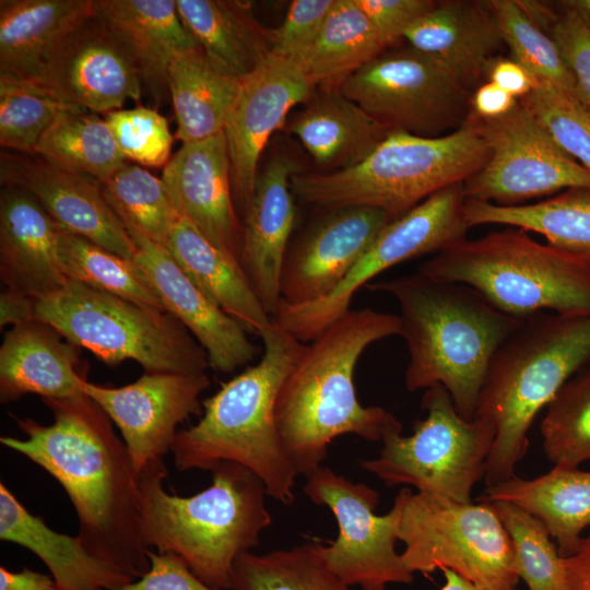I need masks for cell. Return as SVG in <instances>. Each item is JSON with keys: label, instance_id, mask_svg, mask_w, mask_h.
I'll return each mask as SVG.
<instances>
[{"label": "cell", "instance_id": "60d3db41", "mask_svg": "<svg viewBox=\"0 0 590 590\" xmlns=\"http://www.w3.org/2000/svg\"><path fill=\"white\" fill-rule=\"evenodd\" d=\"M75 109L83 108L63 102L35 81L0 74V145L34 155L57 118Z\"/></svg>", "mask_w": 590, "mask_h": 590}, {"label": "cell", "instance_id": "cb8c5ba5", "mask_svg": "<svg viewBox=\"0 0 590 590\" xmlns=\"http://www.w3.org/2000/svg\"><path fill=\"white\" fill-rule=\"evenodd\" d=\"M403 38L438 62L469 93L485 80L487 63L505 46L489 0L437 1Z\"/></svg>", "mask_w": 590, "mask_h": 590}, {"label": "cell", "instance_id": "f1b7e54d", "mask_svg": "<svg viewBox=\"0 0 590 590\" xmlns=\"http://www.w3.org/2000/svg\"><path fill=\"white\" fill-rule=\"evenodd\" d=\"M321 90L292 116L287 129L327 173L355 166L391 131L338 87Z\"/></svg>", "mask_w": 590, "mask_h": 590}, {"label": "cell", "instance_id": "2e32d148", "mask_svg": "<svg viewBox=\"0 0 590 590\" xmlns=\"http://www.w3.org/2000/svg\"><path fill=\"white\" fill-rule=\"evenodd\" d=\"M63 102L107 114L139 102L142 81L120 37L96 13L69 31L32 80Z\"/></svg>", "mask_w": 590, "mask_h": 590}, {"label": "cell", "instance_id": "e575fe53", "mask_svg": "<svg viewBox=\"0 0 590 590\" xmlns=\"http://www.w3.org/2000/svg\"><path fill=\"white\" fill-rule=\"evenodd\" d=\"M463 217L470 227L503 224L538 233L546 238L548 245L590 266V189H570L523 205H498L465 199Z\"/></svg>", "mask_w": 590, "mask_h": 590}, {"label": "cell", "instance_id": "6da1fadb", "mask_svg": "<svg viewBox=\"0 0 590 590\" xmlns=\"http://www.w3.org/2000/svg\"><path fill=\"white\" fill-rule=\"evenodd\" d=\"M43 402L54 414L51 424L13 415L24 438L2 436L0 444L62 486L78 516L76 535L93 555L135 579L143 576L150 559L138 474L114 423L85 393Z\"/></svg>", "mask_w": 590, "mask_h": 590}, {"label": "cell", "instance_id": "277c9868", "mask_svg": "<svg viewBox=\"0 0 590 590\" xmlns=\"http://www.w3.org/2000/svg\"><path fill=\"white\" fill-rule=\"evenodd\" d=\"M260 338V361L202 402V416L178 430L170 452L179 471L241 464L262 480L269 497L291 505L298 473L279 435L275 402L306 344L273 320Z\"/></svg>", "mask_w": 590, "mask_h": 590}, {"label": "cell", "instance_id": "30bf717a", "mask_svg": "<svg viewBox=\"0 0 590 590\" xmlns=\"http://www.w3.org/2000/svg\"><path fill=\"white\" fill-rule=\"evenodd\" d=\"M397 535L413 574L450 569L484 590H515L512 542L489 503H460L402 488Z\"/></svg>", "mask_w": 590, "mask_h": 590}, {"label": "cell", "instance_id": "f907efd6", "mask_svg": "<svg viewBox=\"0 0 590 590\" xmlns=\"http://www.w3.org/2000/svg\"><path fill=\"white\" fill-rule=\"evenodd\" d=\"M148 556V571L115 590H216L199 579L186 560L176 553L149 550Z\"/></svg>", "mask_w": 590, "mask_h": 590}, {"label": "cell", "instance_id": "680465c9", "mask_svg": "<svg viewBox=\"0 0 590 590\" xmlns=\"http://www.w3.org/2000/svg\"><path fill=\"white\" fill-rule=\"evenodd\" d=\"M442 573L445 575V583L440 590H484L450 569H444ZM515 590H518V588Z\"/></svg>", "mask_w": 590, "mask_h": 590}, {"label": "cell", "instance_id": "7c38bea8", "mask_svg": "<svg viewBox=\"0 0 590 590\" xmlns=\"http://www.w3.org/2000/svg\"><path fill=\"white\" fill-rule=\"evenodd\" d=\"M463 182L447 187L388 223L345 279L326 297L303 305L280 302L272 320L303 343L342 318L357 291L403 261L440 252L467 237Z\"/></svg>", "mask_w": 590, "mask_h": 590}, {"label": "cell", "instance_id": "603a6c76", "mask_svg": "<svg viewBox=\"0 0 590 590\" xmlns=\"http://www.w3.org/2000/svg\"><path fill=\"white\" fill-rule=\"evenodd\" d=\"M295 162L274 157L258 175L241 225L239 263L259 300L272 317L281 302V275L295 226L291 178Z\"/></svg>", "mask_w": 590, "mask_h": 590}, {"label": "cell", "instance_id": "d590c367", "mask_svg": "<svg viewBox=\"0 0 590 590\" xmlns=\"http://www.w3.org/2000/svg\"><path fill=\"white\" fill-rule=\"evenodd\" d=\"M382 49L355 0H334L317 37L295 63L314 88H334Z\"/></svg>", "mask_w": 590, "mask_h": 590}, {"label": "cell", "instance_id": "ab89813d", "mask_svg": "<svg viewBox=\"0 0 590 590\" xmlns=\"http://www.w3.org/2000/svg\"><path fill=\"white\" fill-rule=\"evenodd\" d=\"M99 182L106 201L123 226L165 247L180 214L162 179L127 161Z\"/></svg>", "mask_w": 590, "mask_h": 590}, {"label": "cell", "instance_id": "484cf974", "mask_svg": "<svg viewBox=\"0 0 590 590\" xmlns=\"http://www.w3.org/2000/svg\"><path fill=\"white\" fill-rule=\"evenodd\" d=\"M49 324L34 320L13 327L0 347V401L25 394L68 399L84 394L87 380L78 347Z\"/></svg>", "mask_w": 590, "mask_h": 590}, {"label": "cell", "instance_id": "836d02e7", "mask_svg": "<svg viewBox=\"0 0 590 590\" xmlns=\"http://www.w3.org/2000/svg\"><path fill=\"white\" fill-rule=\"evenodd\" d=\"M179 16L216 64L244 79L271 55L270 30L256 20L249 2L176 0Z\"/></svg>", "mask_w": 590, "mask_h": 590}, {"label": "cell", "instance_id": "4fadbf2b", "mask_svg": "<svg viewBox=\"0 0 590 590\" xmlns=\"http://www.w3.org/2000/svg\"><path fill=\"white\" fill-rule=\"evenodd\" d=\"M338 88L390 131L418 137L451 133L471 111L470 93L410 46L381 52Z\"/></svg>", "mask_w": 590, "mask_h": 590}, {"label": "cell", "instance_id": "4dcf8cb0", "mask_svg": "<svg viewBox=\"0 0 590 590\" xmlns=\"http://www.w3.org/2000/svg\"><path fill=\"white\" fill-rule=\"evenodd\" d=\"M199 290L248 332L261 335L271 324L240 263L180 216L165 245Z\"/></svg>", "mask_w": 590, "mask_h": 590}, {"label": "cell", "instance_id": "d4e9b609", "mask_svg": "<svg viewBox=\"0 0 590 590\" xmlns=\"http://www.w3.org/2000/svg\"><path fill=\"white\" fill-rule=\"evenodd\" d=\"M58 224L28 192L2 186L0 194V278L7 288L33 298L69 281L59 258Z\"/></svg>", "mask_w": 590, "mask_h": 590}, {"label": "cell", "instance_id": "83f0119b", "mask_svg": "<svg viewBox=\"0 0 590 590\" xmlns=\"http://www.w3.org/2000/svg\"><path fill=\"white\" fill-rule=\"evenodd\" d=\"M96 14L120 37L142 83L163 103L169 94L170 62L199 46L184 25L176 0H96Z\"/></svg>", "mask_w": 590, "mask_h": 590}, {"label": "cell", "instance_id": "1f68e13d", "mask_svg": "<svg viewBox=\"0 0 590 590\" xmlns=\"http://www.w3.org/2000/svg\"><path fill=\"white\" fill-rule=\"evenodd\" d=\"M96 13V0H1L0 74L35 80L55 44Z\"/></svg>", "mask_w": 590, "mask_h": 590}, {"label": "cell", "instance_id": "5b68a950", "mask_svg": "<svg viewBox=\"0 0 590 590\" xmlns=\"http://www.w3.org/2000/svg\"><path fill=\"white\" fill-rule=\"evenodd\" d=\"M212 483L192 496L168 494L163 460L139 474L142 538L146 548L181 556L209 587L231 590L235 559L259 543L272 518L262 480L246 467L221 462Z\"/></svg>", "mask_w": 590, "mask_h": 590}, {"label": "cell", "instance_id": "7a4b0ae2", "mask_svg": "<svg viewBox=\"0 0 590 590\" xmlns=\"http://www.w3.org/2000/svg\"><path fill=\"white\" fill-rule=\"evenodd\" d=\"M399 315L371 308L349 310L311 344L283 381L275 423L298 475L322 465L332 440L353 434L382 441L401 422L381 406L361 404L354 371L363 352L382 339L400 335Z\"/></svg>", "mask_w": 590, "mask_h": 590}, {"label": "cell", "instance_id": "3957f363", "mask_svg": "<svg viewBox=\"0 0 590 590\" xmlns=\"http://www.w3.org/2000/svg\"><path fill=\"white\" fill-rule=\"evenodd\" d=\"M393 296L409 352V391L444 386L458 412L475 416L479 397L500 345L524 318L503 312L474 288L418 271L368 285Z\"/></svg>", "mask_w": 590, "mask_h": 590}, {"label": "cell", "instance_id": "8fae6325", "mask_svg": "<svg viewBox=\"0 0 590 590\" xmlns=\"http://www.w3.org/2000/svg\"><path fill=\"white\" fill-rule=\"evenodd\" d=\"M424 420L414 422L412 435L391 432L380 455L359 467L386 486L411 485L420 493L471 503L474 485L484 479L496 429L492 422L464 418L441 385L426 389Z\"/></svg>", "mask_w": 590, "mask_h": 590}, {"label": "cell", "instance_id": "7402d4cb", "mask_svg": "<svg viewBox=\"0 0 590 590\" xmlns=\"http://www.w3.org/2000/svg\"><path fill=\"white\" fill-rule=\"evenodd\" d=\"M161 179L180 216L239 262L241 224L224 132L182 143L164 166Z\"/></svg>", "mask_w": 590, "mask_h": 590}, {"label": "cell", "instance_id": "db71d44e", "mask_svg": "<svg viewBox=\"0 0 590 590\" xmlns=\"http://www.w3.org/2000/svg\"><path fill=\"white\" fill-rule=\"evenodd\" d=\"M35 300L30 295L5 288L0 295V327H16L36 320Z\"/></svg>", "mask_w": 590, "mask_h": 590}, {"label": "cell", "instance_id": "ffe728a7", "mask_svg": "<svg viewBox=\"0 0 590 590\" xmlns=\"http://www.w3.org/2000/svg\"><path fill=\"white\" fill-rule=\"evenodd\" d=\"M0 177L33 196L63 231L134 260L137 247L97 179L21 153L1 154Z\"/></svg>", "mask_w": 590, "mask_h": 590}, {"label": "cell", "instance_id": "9a60e30c", "mask_svg": "<svg viewBox=\"0 0 590 590\" xmlns=\"http://www.w3.org/2000/svg\"><path fill=\"white\" fill-rule=\"evenodd\" d=\"M307 477L304 492L316 505L328 507L339 532L327 545L318 543L328 567L346 585L385 590L390 583H411L414 574L396 551L399 508L375 514L379 493L320 465Z\"/></svg>", "mask_w": 590, "mask_h": 590}, {"label": "cell", "instance_id": "9f6ffc18", "mask_svg": "<svg viewBox=\"0 0 590 590\" xmlns=\"http://www.w3.org/2000/svg\"><path fill=\"white\" fill-rule=\"evenodd\" d=\"M565 590H590V533L583 538L577 552L564 557Z\"/></svg>", "mask_w": 590, "mask_h": 590}, {"label": "cell", "instance_id": "4316f807", "mask_svg": "<svg viewBox=\"0 0 590 590\" xmlns=\"http://www.w3.org/2000/svg\"><path fill=\"white\" fill-rule=\"evenodd\" d=\"M0 539L33 552L60 590H115L135 578L93 555L78 535L49 528L0 483Z\"/></svg>", "mask_w": 590, "mask_h": 590}, {"label": "cell", "instance_id": "52a82bcc", "mask_svg": "<svg viewBox=\"0 0 590 590\" xmlns=\"http://www.w3.org/2000/svg\"><path fill=\"white\" fill-rule=\"evenodd\" d=\"M488 154L470 111L459 129L442 137L391 131L357 165L330 173L298 172L291 189L299 201L321 209L373 206L397 219L434 193L464 182Z\"/></svg>", "mask_w": 590, "mask_h": 590}, {"label": "cell", "instance_id": "7dc6e473", "mask_svg": "<svg viewBox=\"0 0 590 590\" xmlns=\"http://www.w3.org/2000/svg\"><path fill=\"white\" fill-rule=\"evenodd\" d=\"M334 0H294L284 21L270 30L271 54L296 62L312 44Z\"/></svg>", "mask_w": 590, "mask_h": 590}, {"label": "cell", "instance_id": "44dd1931", "mask_svg": "<svg viewBox=\"0 0 590 590\" xmlns=\"http://www.w3.org/2000/svg\"><path fill=\"white\" fill-rule=\"evenodd\" d=\"M137 247L134 261L145 272L164 308L205 351L210 367L228 374L251 362L257 347L236 319L212 303L186 275L166 247L125 226Z\"/></svg>", "mask_w": 590, "mask_h": 590}, {"label": "cell", "instance_id": "e0dca14e", "mask_svg": "<svg viewBox=\"0 0 590 590\" xmlns=\"http://www.w3.org/2000/svg\"><path fill=\"white\" fill-rule=\"evenodd\" d=\"M209 386L205 373H145L121 387L86 380L83 392L117 426L139 474L170 451L180 423L201 414L199 398Z\"/></svg>", "mask_w": 590, "mask_h": 590}, {"label": "cell", "instance_id": "ac0fdd59", "mask_svg": "<svg viewBox=\"0 0 590 590\" xmlns=\"http://www.w3.org/2000/svg\"><path fill=\"white\" fill-rule=\"evenodd\" d=\"M312 91L297 63L273 54L241 79L223 132L234 203L243 217L252 199L258 162L266 144L283 126L291 109L307 102Z\"/></svg>", "mask_w": 590, "mask_h": 590}, {"label": "cell", "instance_id": "7bdbcfd3", "mask_svg": "<svg viewBox=\"0 0 590 590\" xmlns=\"http://www.w3.org/2000/svg\"><path fill=\"white\" fill-rule=\"evenodd\" d=\"M489 504L510 536L516 573L529 590H565L564 557L542 521L511 503Z\"/></svg>", "mask_w": 590, "mask_h": 590}, {"label": "cell", "instance_id": "f35d334b", "mask_svg": "<svg viewBox=\"0 0 590 590\" xmlns=\"http://www.w3.org/2000/svg\"><path fill=\"white\" fill-rule=\"evenodd\" d=\"M59 258L69 280L165 310L151 281L134 260L62 228L59 231Z\"/></svg>", "mask_w": 590, "mask_h": 590}, {"label": "cell", "instance_id": "bcb514c9", "mask_svg": "<svg viewBox=\"0 0 590 590\" xmlns=\"http://www.w3.org/2000/svg\"><path fill=\"white\" fill-rule=\"evenodd\" d=\"M116 143L129 162L149 167H164L170 160L174 135L157 110L144 106L105 114Z\"/></svg>", "mask_w": 590, "mask_h": 590}, {"label": "cell", "instance_id": "ee69618b", "mask_svg": "<svg viewBox=\"0 0 590 590\" xmlns=\"http://www.w3.org/2000/svg\"><path fill=\"white\" fill-rule=\"evenodd\" d=\"M489 1L511 58L535 81L552 84L581 103L575 79L550 35L527 17L516 0Z\"/></svg>", "mask_w": 590, "mask_h": 590}, {"label": "cell", "instance_id": "816d5d0a", "mask_svg": "<svg viewBox=\"0 0 590 590\" xmlns=\"http://www.w3.org/2000/svg\"><path fill=\"white\" fill-rule=\"evenodd\" d=\"M486 82H492L520 99L534 86L535 80L512 58L494 57L485 69Z\"/></svg>", "mask_w": 590, "mask_h": 590}, {"label": "cell", "instance_id": "8d00e7d4", "mask_svg": "<svg viewBox=\"0 0 590 590\" xmlns=\"http://www.w3.org/2000/svg\"><path fill=\"white\" fill-rule=\"evenodd\" d=\"M34 155L98 181L110 177L127 162L106 120L86 109L70 110L58 117L40 139Z\"/></svg>", "mask_w": 590, "mask_h": 590}, {"label": "cell", "instance_id": "f6af8a7d", "mask_svg": "<svg viewBox=\"0 0 590 590\" xmlns=\"http://www.w3.org/2000/svg\"><path fill=\"white\" fill-rule=\"evenodd\" d=\"M519 102L568 155L590 170V110L582 103L541 81Z\"/></svg>", "mask_w": 590, "mask_h": 590}, {"label": "cell", "instance_id": "c3c4849f", "mask_svg": "<svg viewBox=\"0 0 590 590\" xmlns=\"http://www.w3.org/2000/svg\"><path fill=\"white\" fill-rule=\"evenodd\" d=\"M547 34L570 70L581 103L590 110V27L565 1Z\"/></svg>", "mask_w": 590, "mask_h": 590}, {"label": "cell", "instance_id": "8992f818", "mask_svg": "<svg viewBox=\"0 0 590 590\" xmlns=\"http://www.w3.org/2000/svg\"><path fill=\"white\" fill-rule=\"evenodd\" d=\"M588 362L590 315L534 314L500 345L475 412L496 429L486 461V487L515 475L527 453L528 432L538 413Z\"/></svg>", "mask_w": 590, "mask_h": 590}, {"label": "cell", "instance_id": "74e56055", "mask_svg": "<svg viewBox=\"0 0 590 590\" xmlns=\"http://www.w3.org/2000/svg\"><path fill=\"white\" fill-rule=\"evenodd\" d=\"M231 590H351L322 558L318 542L264 554L245 552L234 562Z\"/></svg>", "mask_w": 590, "mask_h": 590}, {"label": "cell", "instance_id": "f5cc1de1", "mask_svg": "<svg viewBox=\"0 0 590 590\" xmlns=\"http://www.w3.org/2000/svg\"><path fill=\"white\" fill-rule=\"evenodd\" d=\"M519 99L492 82L480 84L471 95V111L480 119H496L510 113Z\"/></svg>", "mask_w": 590, "mask_h": 590}, {"label": "cell", "instance_id": "d6a6232c", "mask_svg": "<svg viewBox=\"0 0 590 590\" xmlns=\"http://www.w3.org/2000/svg\"><path fill=\"white\" fill-rule=\"evenodd\" d=\"M241 80L232 75L200 46L177 55L167 71V86L182 143L223 132Z\"/></svg>", "mask_w": 590, "mask_h": 590}, {"label": "cell", "instance_id": "b9f144b4", "mask_svg": "<svg viewBox=\"0 0 590 590\" xmlns=\"http://www.w3.org/2000/svg\"><path fill=\"white\" fill-rule=\"evenodd\" d=\"M541 434L554 465L578 468L590 460V369L570 378L548 403Z\"/></svg>", "mask_w": 590, "mask_h": 590}, {"label": "cell", "instance_id": "91938a15", "mask_svg": "<svg viewBox=\"0 0 590 590\" xmlns=\"http://www.w3.org/2000/svg\"><path fill=\"white\" fill-rule=\"evenodd\" d=\"M565 2L576 10L590 27V0H569Z\"/></svg>", "mask_w": 590, "mask_h": 590}, {"label": "cell", "instance_id": "6f0895ef", "mask_svg": "<svg viewBox=\"0 0 590 590\" xmlns=\"http://www.w3.org/2000/svg\"><path fill=\"white\" fill-rule=\"evenodd\" d=\"M516 2L527 17L547 34L558 13L546 2L535 0H516Z\"/></svg>", "mask_w": 590, "mask_h": 590}, {"label": "cell", "instance_id": "d6986e66", "mask_svg": "<svg viewBox=\"0 0 590 590\" xmlns=\"http://www.w3.org/2000/svg\"><path fill=\"white\" fill-rule=\"evenodd\" d=\"M327 213L288 247L281 302L303 305L329 295L394 219L373 206L324 209Z\"/></svg>", "mask_w": 590, "mask_h": 590}, {"label": "cell", "instance_id": "5bb4252c", "mask_svg": "<svg viewBox=\"0 0 590 590\" xmlns=\"http://www.w3.org/2000/svg\"><path fill=\"white\" fill-rule=\"evenodd\" d=\"M473 116L489 154L463 182L465 199L519 205L566 188L590 189V170L568 155L520 102L496 119Z\"/></svg>", "mask_w": 590, "mask_h": 590}, {"label": "cell", "instance_id": "9c48e42d", "mask_svg": "<svg viewBox=\"0 0 590 590\" xmlns=\"http://www.w3.org/2000/svg\"><path fill=\"white\" fill-rule=\"evenodd\" d=\"M36 319L107 365L126 359L145 373L200 374L209 358L188 329L164 309L69 280L36 298Z\"/></svg>", "mask_w": 590, "mask_h": 590}, {"label": "cell", "instance_id": "ba28073f", "mask_svg": "<svg viewBox=\"0 0 590 590\" xmlns=\"http://www.w3.org/2000/svg\"><path fill=\"white\" fill-rule=\"evenodd\" d=\"M417 271L465 284L514 317L542 311L590 315V266L520 228L465 238L423 262Z\"/></svg>", "mask_w": 590, "mask_h": 590}, {"label": "cell", "instance_id": "11a10c76", "mask_svg": "<svg viewBox=\"0 0 590 590\" xmlns=\"http://www.w3.org/2000/svg\"><path fill=\"white\" fill-rule=\"evenodd\" d=\"M0 590H60L50 575L23 568L12 571L0 566Z\"/></svg>", "mask_w": 590, "mask_h": 590}, {"label": "cell", "instance_id": "f546056e", "mask_svg": "<svg viewBox=\"0 0 590 590\" xmlns=\"http://www.w3.org/2000/svg\"><path fill=\"white\" fill-rule=\"evenodd\" d=\"M504 500L530 512L556 541L562 557L577 552L590 527V471L554 465L548 472L522 479L516 474L488 486L479 502Z\"/></svg>", "mask_w": 590, "mask_h": 590}, {"label": "cell", "instance_id": "681fc988", "mask_svg": "<svg viewBox=\"0 0 590 590\" xmlns=\"http://www.w3.org/2000/svg\"><path fill=\"white\" fill-rule=\"evenodd\" d=\"M375 28L384 48L403 38L417 20L437 4L434 0H355Z\"/></svg>", "mask_w": 590, "mask_h": 590}]
</instances>
